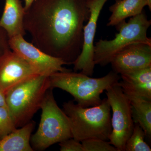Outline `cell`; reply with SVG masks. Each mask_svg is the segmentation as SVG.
Masks as SVG:
<instances>
[{"instance_id": "cell-18", "label": "cell", "mask_w": 151, "mask_h": 151, "mask_svg": "<svg viewBox=\"0 0 151 151\" xmlns=\"http://www.w3.org/2000/svg\"><path fill=\"white\" fill-rule=\"evenodd\" d=\"M17 128L13 118L7 106L0 107V139Z\"/></svg>"}, {"instance_id": "cell-2", "label": "cell", "mask_w": 151, "mask_h": 151, "mask_svg": "<svg viewBox=\"0 0 151 151\" xmlns=\"http://www.w3.org/2000/svg\"><path fill=\"white\" fill-rule=\"evenodd\" d=\"M63 110L69 119L73 139L80 142L91 138L109 140L112 132L111 108L107 99L90 107L69 101L63 103Z\"/></svg>"}, {"instance_id": "cell-20", "label": "cell", "mask_w": 151, "mask_h": 151, "mask_svg": "<svg viewBox=\"0 0 151 151\" xmlns=\"http://www.w3.org/2000/svg\"><path fill=\"white\" fill-rule=\"evenodd\" d=\"M81 142L70 138L59 143L60 151H84Z\"/></svg>"}, {"instance_id": "cell-19", "label": "cell", "mask_w": 151, "mask_h": 151, "mask_svg": "<svg viewBox=\"0 0 151 151\" xmlns=\"http://www.w3.org/2000/svg\"><path fill=\"white\" fill-rule=\"evenodd\" d=\"M81 142L84 151H118L109 142L101 139L91 138Z\"/></svg>"}, {"instance_id": "cell-12", "label": "cell", "mask_w": 151, "mask_h": 151, "mask_svg": "<svg viewBox=\"0 0 151 151\" xmlns=\"http://www.w3.org/2000/svg\"><path fill=\"white\" fill-rule=\"evenodd\" d=\"M119 84L127 96L151 100V67L121 75Z\"/></svg>"}, {"instance_id": "cell-4", "label": "cell", "mask_w": 151, "mask_h": 151, "mask_svg": "<svg viewBox=\"0 0 151 151\" xmlns=\"http://www.w3.org/2000/svg\"><path fill=\"white\" fill-rule=\"evenodd\" d=\"M51 88L48 76L40 74L14 86L6 93V106L17 128L31 121Z\"/></svg>"}, {"instance_id": "cell-1", "label": "cell", "mask_w": 151, "mask_h": 151, "mask_svg": "<svg viewBox=\"0 0 151 151\" xmlns=\"http://www.w3.org/2000/svg\"><path fill=\"white\" fill-rule=\"evenodd\" d=\"M89 0H34L25 10L24 29L44 52L73 64L81 53Z\"/></svg>"}, {"instance_id": "cell-3", "label": "cell", "mask_w": 151, "mask_h": 151, "mask_svg": "<svg viewBox=\"0 0 151 151\" xmlns=\"http://www.w3.org/2000/svg\"><path fill=\"white\" fill-rule=\"evenodd\" d=\"M50 87L66 91L73 97L78 105L83 107L99 105L100 95L106 89L119 82L121 76L114 71L101 78H92L80 72L70 70L57 72L49 76Z\"/></svg>"}, {"instance_id": "cell-23", "label": "cell", "mask_w": 151, "mask_h": 151, "mask_svg": "<svg viewBox=\"0 0 151 151\" xmlns=\"http://www.w3.org/2000/svg\"><path fill=\"white\" fill-rule=\"evenodd\" d=\"M34 1V0H24V7L25 10H26L30 6Z\"/></svg>"}, {"instance_id": "cell-21", "label": "cell", "mask_w": 151, "mask_h": 151, "mask_svg": "<svg viewBox=\"0 0 151 151\" xmlns=\"http://www.w3.org/2000/svg\"><path fill=\"white\" fill-rule=\"evenodd\" d=\"M9 41V38L6 32L0 27V60L11 50Z\"/></svg>"}, {"instance_id": "cell-11", "label": "cell", "mask_w": 151, "mask_h": 151, "mask_svg": "<svg viewBox=\"0 0 151 151\" xmlns=\"http://www.w3.org/2000/svg\"><path fill=\"white\" fill-rule=\"evenodd\" d=\"M111 63L113 71L120 75L151 67V45L132 44L116 55Z\"/></svg>"}, {"instance_id": "cell-15", "label": "cell", "mask_w": 151, "mask_h": 151, "mask_svg": "<svg viewBox=\"0 0 151 151\" xmlns=\"http://www.w3.org/2000/svg\"><path fill=\"white\" fill-rule=\"evenodd\" d=\"M145 6V0H116L109 7L112 14L107 25L116 26L128 18L139 14Z\"/></svg>"}, {"instance_id": "cell-8", "label": "cell", "mask_w": 151, "mask_h": 151, "mask_svg": "<svg viewBox=\"0 0 151 151\" xmlns=\"http://www.w3.org/2000/svg\"><path fill=\"white\" fill-rule=\"evenodd\" d=\"M24 37L18 36L9 39L11 50L21 56L40 74L49 76L56 72L70 70L63 67L67 65L66 63L44 52L26 40Z\"/></svg>"}, {"instance_id": "cell-17", "label": "cell", "mask_w": 151, "mask_h": 151, "mask_svg": "<svg viewBox=\"0 0 151 151\" xmlns=\"http://www.w3.org/2000/svg\"><path fill=\"white\" fill-rule=\"evenodd\" d=\"M145 133L138 124H134L132 134L127 140L125 151H151L150 146L145 142Z\"/></svg>"}, {"instance_id": "cell-22", "label": "cell", "mask_w": 151, "mask_h": 151, "mask_svg": "<svg viewBox=\"0 0 151 151\" xmlns=\"http://www.w3.org/2000/svg\"><path fill=\"white\" fill-rule=\"evenodd\" d=\"M6 106V94L0 89V107Z\"/></svg>"}, {"instance_id": "cell-14", "label": "cell", "mask_w": 151, "mask_h": 151, "mask_svg": "<svg viewBox=\"0 0 151 151\" xmlns=\"http://www.w3.org/2000/svg\"><path fill=\"white\" fill-rule=\"evenodd\" d=\"M34 127V122L30 121L0 139V151H34L31 145Z\"/></svg>"}, {"instance_id": "cell-6", "label": "cell", "mask_w": 151, "mask_h": 151, "mask_svg": "<svg viewBox=\"0 0 151 151\" xmlns=\"http://www.w3.org/2000/svg\"><path fill=\"white\" fill-rule=\"evenodd\" d=\"M52 89H49L45 96L41 106L39 126L31 138L34 150H44L54 144L73 138L69 119L57 104Z\"/></svg>"}, {"instance_id": "cell-10", "label": "cell", "mask_w": 151, "mask_h": 151, "mask_svg": "<svg viewBox=\"0 0 151 151\" xmlns=\"http://www.w3.org/2000/svg\"><path fill=\"white\" fill-rule=\"evenodd\" d=\"M40 74L32 65L12 50L0 60V89L5 94L17 84Z\"/></svg>"}, {"instance_id": "cell-16", "label": "cell", "mask_w": 151, "mask_h": 151, "mask_svg": "<svg viewBox=\"0 0 151 151\" xmlns=\"http://www.w3.org/2000/svg\"><path fill=\"white\" fill-rule=\"evenodd\" d=\"M128 97L131 103L134 123L139 124L145 133L146 137L150 139L151 100L135 96Z\"/></svg>"}, {"instance_id": "cell-13", "label": "cell", "mask_w": 151, "mask_h": 151, "mask_svg": "<svg viewBox=\"0 0 151 151\" xmlns=\"http://www.w3.org/2000/svg\"><path fill=\"white\" fill-rule=\"evenodd\" d=\"M25 12L20 0H5L0 19V27L5 31L9 38L25 35L24 24Z\"/></svg>"}, {"instance_id": "cell-9", "label": "cell", "mask_w": 151, "mask_h": 151, "mask_svg": "<svg viewBox=\"0 0 151 151\" xmlns=\"http://www.w3.org/2000/svg\"><path fill=\"white\" fill-rule=\"evenodd\" d=\"M109 0H89L90 14L87 24L83 29V44L81 53L73 63L75 71L91 76L94 73V38L97 22L104 5Z\"/></svg>"}, {"instance_id": "cell-5", "label": "cell", "mask_w": 151, "mask_h": 151, "mask_svg": "<svg viewBox=\"0 0 151 151\" xmlns=\"http://www.w3.org/2000/svg\"><path fill=\"white\" fill-rule=\"evenodd\" d=\"M151 21L143 12L132 17L128 22L116 26L119 32L111 40H100L94 45V61L95 65L105 66L120 51L132 44L142 42L151 45L147 30Z\"/></svg>"}, {"instance_id": "cell-24", "label": "cell", "mask_w": 151, "mask_h": 151, "mask_svg": "<svg viewBox=\"0 0 151 151\" xmlns=\"http://www.w3.org/2000/svg\"><path fill=\"white\" fill-rule=\"evenodd\" d=\"M147 6H148L150 11L151 10V0H145Z\"/></svg>"}, {"instance_id": "cell-7", "label": "cell", "mask_w": 151, "mask_h": 151, "mask_svg": "<svg viewBox=\"0 0 151 151\" xmlns=\"http://www.w3.org/2000/svg\"><path fill=\"white\" fill-rule=\"evenodd\" d=\"M119 82L106 90L107 99L113 112L112 132L109 140L118 151H125L126 142L133 132L134 123L129 99Z\"/></svg>"}]
</instances>
